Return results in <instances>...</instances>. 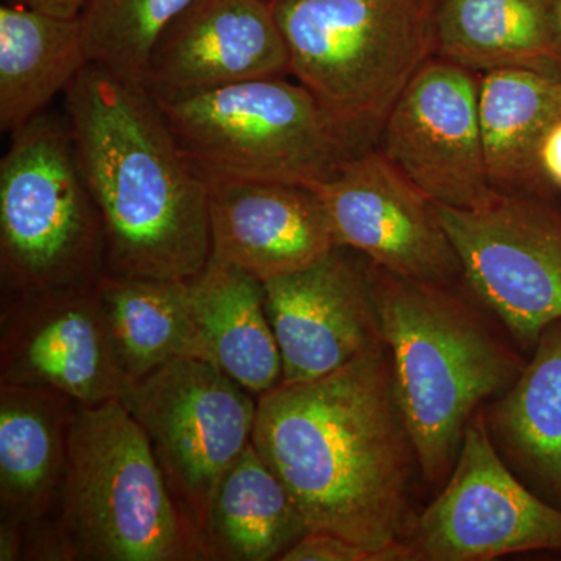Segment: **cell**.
Instances as JSON below:
<instances>
[{
	"mask_svg": "<svg viewBox=\"0 0 561 561\" xmlns=\"http://www.w3.org/2000/svg\"><path fill=\"white\" fill-rule=\"evenodd\" d=\"M251 443L309 530L341 535L379 561H409L402 542L423 476L386 342L330 375L261 394Z\"/></svg>",
	"mask_w": 561,
	"mask_h": 561,
	"instance_id": "6da1fadb",
	"label": "cell"
},
{
	"mask_svg": "<svg viewBox=\"0 0 561 561\" xmlns=\"http://www.w3.org/2000/svg\"><path fill=\"white\" fill-rule=\"evenodd\" d=\"M62 95L102 214L106 273L190 279L202 272L213 254L208 181L149 88L90 62Z\"/></svg>",
	"mask_w": 561,
	"mask_h": 561,
	"instance_id": "7a4b0ae2",
	"label": "cell"
},
{
	"mask_svg": "<svg viewBox=\"0 0 561 561\" xmlns=\"http://www.w3.org/2000/svg\"><path fill=\"white\" fill-rule=\"evenodd\" d=\"M367 272L423 483L438 493L472 416L511 389L529 354L467 280L426 283L370 261Z\"/></svg>",
	"mask_w": 561,
	"mask_h": 561,
	"instance_id": "3957f363",
	"label": "cell"
},
{
	"mask_svg": "<svg viewBox=\"0 0 561 561\" xmlns=\"http://www.w3.org/2000/svg\"><path fill=\"white\" fill-rule=\"evenodd\" d=\"M55 518L69 561H206L201 530L121 400L73 413Z\"/></svg>",
	"mask_w": 561,
	"mask_h": 561,
	"instance_id": "277c9868",
	"label": "cell"
},
{
	"mask_svg": "<svg viewBox=\"0 0 561 561\" xmlns=\"http://www.w3.org/2000/svg\"><path fill=\"white\" fill-rule=\"evenodd\" d=\"M289 76L364 149L434 57L432 0H272Z\"/></svg>",
	"mask_w": 561,
	"mask_h": 561,
	"instance_id": "5b68a950",
	"label": "cell"
},
{
	"mask_svg": "<svg viewBox=\"0 0 561 561\" xmlns=\"http://www.w3.org/2000/svg\"><path fill=\"white\" fill-rule=\"evenodd\" d=\"M0 161L2 301L92 286L106 273L105 228L65 116L11 133Z\"/></svg>",
	"mask_w": 561,
	"mask_h": 561,
	"instance_id": "8992f818",
	"label": "cell"
},
{
	"mask_svg": "<svg viewBox=\"0 0 561 561\" xmlns=\"http://www.w3.org/2000/svg\"><path fill=\"white\" fill-rule=\"evenodd\" d=\"M158 102L181 150L203 176L312 187L367 150L286 76Z\"/></svg>",
	"mask_w": 561,
	"mask_h": 561,
	"instance_id": "52a82bcc",
	"label": "cell"
},
{
	"mask_svg": "<svg viewBox=\"0 0 561 561\" xmlns=\"http://www.w3.org/2000/svg\"><path fill=\"white\" fill-rule=\"evenodd\" d=\"M121 402L202 534L214 491L253 438L257 397L210 362L180 357L128 383Z\"/></svg>",
	"mask_w": 561,
	"mask_h": 561,
	"instance_id": "ba28073f",
	"label": "cell"
},
{
	"mask_svg": "<svg viewBox=\"0 0 561 561\" xmlns=\"http://www.w3.org/2000/svg\"><path fill=\"white\" fill-rule=\"evenodd\" d=\"M465 280L527 354L561 320V194H497L478 209L438 205Z\"/></svg>",
	"mask_w": 561,
	"mask_h": 561,
	"instance_id": "9c48e42d",
	"label": "cell"
},
{
	"mask_svg": "<svg viewBox=\"0 0 561 561\" xmlns=\"http://www.w3.org/2000/svg\"><path fill=\"white\" fill-rule=\"evenodd\" d=\"M409 561H489L561 552V508L519 481L476 412L443 489L421 508L404 542Z\"/></svg>",
	"mask_w": 561,
	"mask_h": 561,
	"instance_id": "30bf717a",
	"label": "cell"
},
{
	"mask_svg": "<svg viewBox=\"0 0 561 561\" xmlns=\"http://www.w3.org/2000/svg\"><path fill=\"white\" fill-rule=\"evenodd\" d=\"M311 190L327 209L337 247L405 278L465 283L459 253L437 203L378 147L354 154Z\"/></svg>",
	"mask_w": 561,
	"mask_h": 561,
	"instance_id": "8fae6325",
	"label": "cell"
},
{
	"mask_svg": "<svg viewBox=\"0 0 561 561\" xmlns=\"http://www.w3.org/2000/svg\"><path fill=\"white\" fill-rule=\"evenodd\" d=\"M478 98L479 73L434 55L383 122L376 147L438 205L478 209L496 198Z\"/></svg>",
	"mask_w": 561,
	"mask_h": 561,
	"instance_id": "7c38bea8",
	"label": "cell"
},
{
	"mask_svg": "<svg viewBox=\"0 0 561 561\" xmlns=\"http://www.w3.org/2000/svg\"><path fill=\"white\" fill-rule=\"evenodd\" d=\"M0 383L60 391L80 405L127 389L95 284L2 301Z\"/></svg>",
	"mask_w": 561,
	"mask_h": 561,
	"instance_id": "4fadbf2b",
	"label": "cell"
},
{
	"mask_svg": "<svg viewBox=\"0 0 561 561\" xmlns=\"http://www.w3.org/2000/svg\"><path fill=\"white\" fill-rule=\"evenodd\" d=\"M265 308L283 362V382L339 370L382 341L367 260L335 247L302 271L265 280Z\"/></svg>",
	"mask_w": 561,
	"mask_h": 561,
	"instance_id": "5bb4252c",
	"label": "cell"
},
{
	"mask_svg": "<svg viewBox=\"0 0 561 561\" xmlns=\"http://www.w3.org/2000/svg\"><path fill=\"white\" fill-rule=\"evenodd\" d=\"M289 76L272 0H194L162 33L147 73L158 101Z\"/></svg>",
	"mask_w": 561,
	"mask_h": 561,
	"instance_id": "9a60e30c",
	"label": "cell"
},
{
	"mask_svg": "<svg viewBox=\"0 0 561 561\" xmlns=\"http://www.w3.org/2000/svg\"><path fill=\"white\" fill-rule=\"evenodd\" d=\"M213 254L265 280L302 271L337 247L317 192L297 184L205 176Z\"/></svg>",
	"mask_w": 561,
	"mask_h": 561,
	"instance_id": "2e32d148",
	"label": "cell"
},
{
	"mask_svg": "<svg viewBox=\"0 0 561 561\" xmlns=\"http://www.w3.org/2000/svg\"><path fill=\"white\" fill-rule=\"evenodd\" d=\"M77 408L60 391L0 383V522L57 513Z\"/></svg>",
	"mask_w": 561,
	"mask_h": 561,
	"instance_id": "e0dca14e",
	"label": "cell"
},
{
	"mask_svg": "<svg viewBox=\"0 0 561 561\" xmlns=\"http://www.w3.org/2000/svg\"><path fill=\"white\" fill-rule=\"evenodd\" d=\"M435 57L476 73L529 69L561 79L559 0H432Z\"/></svg>",
	"mask_w": 561,
	"mask_h": 561,
	"instance_id": "ac0fdd59",
	"label": "cell"
},
{
	"mask_svg": "<svg viewBox=\"0 0 561 561\" xmlns=\"http://www.w3.org/2000/svg\"><path fill=\"white\" fill-rule=\"evenodd\" d=\"M482 412L505 465L561 508V320L542 330L519 378Z\"/></svg>",
	"mask_w": 561,
	"mask_h": 561,
	"instance_id": "d6986e66",
	"label": "cell"
},
{
	"mask_svg": "<svg viewBox=\"0 0 561 561\" xmlns=\"http://www.w3.org/2000/svg\"><path fill=\"white\" fill-rule=\"evenodd\" d=\"M192 319L205 360L227 373L254 397L283 382V362L262 280L210 256L187 279Z\"/></svg>",
	"mask_w": 561,
	"mask_h": 561,
	"instance_id": "ffe728a7",
	"label": "cell"
},
{
	"mask_svg": "<svg viewBox=\"0 0 561 561\" xmlns=\"http://www.w3.org/2000/svg\"><path fill=\"white\" fill-rule=\"evenodd\" d=\"M79 18L7 2L0 7V131L14 133L47 111L90 65Z\"/></svg>",
	"mask_w": 561,
	"mask_h": 561,
	"instance_id": "44dd1931",
	"label": "cell"
},
{
	"mask_svg": "<svg viewBox=\"0 0 561 561\" xmlns=\"http://www.w3.org/2000/svg\"><path fill=\"white\" fill-rule=\"evenodd\" d=\"M297 502L253 443L225 472L202 526L206 561H272L309 534Z\"/></svg>",
	"mask_w": 561,
	"mask_h": 561,
	"instance_id": "7402d4cb",
	"label": "cell"
},
{
	"mask_svg": "<svg viewBox=\"0 0 561 561\" xmlns=\"http://www.w3.org/2000/svg\"><path fill=\"white\" fill-rule=\"evenodd\" d=\"M478 106L494 192H551L538 176L537 150L542 133L561 113V79L529 69L489 70L479 73Z\"/></svg>",
	"mask_w": 561,
	"mask_h": 561,
	"instance_id": "603a6c76",
	"label": "cell"
},
{
	"mask_svg": "<svg viewBox=\"0 0 561 561\" xmlns=\"http://www.w3.org/2000/svg\"><path fill=\"white\" fill-rule=\"evenodd\" d=\"M95 289L127 383L180 357L205 360L192 319L187 279L105 273Z\"/></svg>",
	"mask_w": 561,
	"mask_h": 561,
	"instance_id": "cb8c5ba5",
	"label": "cell"
},
{
	"mask_svg": "<svg viewBox=\"0 0 561 561\" xmlns=\"http://www.w3.org/2000/svg\"><path fill=\"white\" fill-rule=\"evenodd\" d=\"M194 0H87L79 21L91 62L147 87L162 33Z\"/></svg>",
	"mask_w": 561,
	"mask_h": 561,
	"instance_id": "d4e9b609",
	"label": "cell"
},
{
	"mask_svg": "<svg viewBox=\"0 0 561 561\" xmlns=\"http://www.w3.org/2000/svg\"><path fill=\"white\" fill-rule=\"evenodd\" d=\"M280 561H379L375 553L341 535L309 531Z\"/></svg>",
	"mask_w": 561,
	"mask_h": 561,
	"instance_id": "484cf974",
	"label": "cell"
},
{
	"mask_svg": "<svg viewBox=\"0 0 561 561\" xmlns=\"http://www.w3.org/2000/svg\"><path fill=\"white\" fill-rule=\"evenodd\" d=\"M537 171L546 190L561 194V113L542 133L537 150Z\"/></svg>",
	"mask_w": 561,
	"mask_h": 561,
	"instance_id": "4316f807",
	"label": "cell"
},
{
	"mask_svg": "<svg viewBox=\"0 0 561 561\" xmlns=\"http://www.w3.org/2000/svg\"><path fill=\"white\" fill-rule=\"evenodd\" d=\"M60 18H79L87 0H10Z\"/></svg>",
	"mask_w": 561,
	"mask_h": 561,
	"instance_id": "83f0119b",
	"label": "cell"
},
{
	"mask_svg": "<svg viewBox=\"0 0 561 561\" xmlns=\"http://www.w3.org/2000/svg\"><path fill=\"white\" fill-rule=\"evenodd\" d=\"M559 22H560V28H561V0H559Z\"/></svg>",
	"mask_w": 561,
	"mask_h": 561,
	"instance_id": "f1b7e54d",
	"label": "cell"
}]
</instances>
